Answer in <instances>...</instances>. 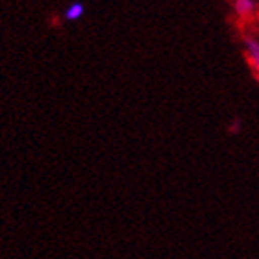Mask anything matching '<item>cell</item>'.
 Instances as JSON below:
<instances>
[{
    "mask_svg": "<svg viewBox=\"0 0 259 259\" xmlns=\"http://www.w3.org/2000/svg\"><path fill=\"white\" fill-rule=\"evenodd\" d=\"M244 43V54H246V60L252 65V69L259 74V39L252 37V35H246L243 39Z\"/></svg>",
    "mask_w": 259,
    "mask_h": 259,
    "instance_id": "1",
    "label": "cell"
},
{
    "mask_svg": "<svg viewBox=\"0 0 259 259\" xmlns=\"http://www.w3.org/2000/svg\"><path fill=\"white\" fill-rule=\"evenodd\" d=\"M255 2L254 0H233V10L239 17H252L255 13Z\"/></svg>",
    "mask_w": 259,
    "mask_h": 259,
    "instance_id": "3",
    "label": "cell"
},
{
    "mask_svg": "<svg viewBox=\"0 0 259 259\" xmlns=\"http://www.w3.org/2000/svg\"><path fill=\"white\" fill-rule=\"evenodd\" d=\"M83 13H85V6L81 4V2H78V0H74V2H70L63 10V19L67 22L80 21L81 17H83Z\"/></svg>",
    "mask_w": 259,
    "mask_h": 259,
    "instance_id": "2",
    "label": "cell"
}]
</instances>
